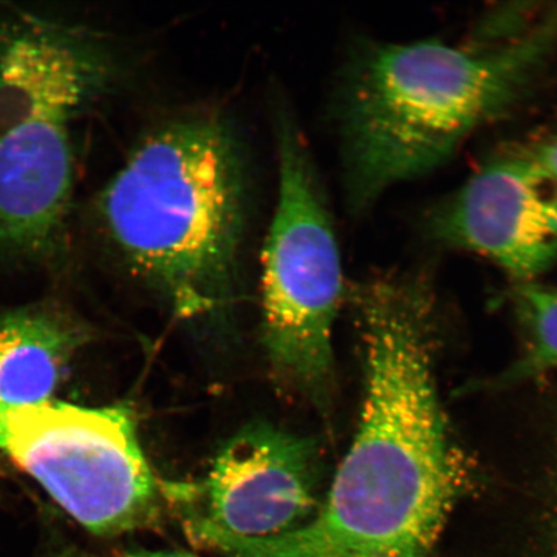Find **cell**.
Returning a JSON list of instances; mask_svg holds the SVG:
<instances>
[{
	"label": "cell",
	"instance_id": "obj_3",
	"mask_svg": "<svg viewBox=\"0 0 557 557\" xmlns=\"http://www.w3.org/2000/svg\"><path fill=\"white\" fill-rule=\"evenodd\" d=\"M111 246L181 317L224 309L235 294L248 177L238 138L218 115L158 128L97 199Z\"/></svg>",
	"mask_w": 557,
	"mask_h": 557
},
{
	"label": "cell",
	"instance_id": "obj_2",
	"mask_svg": "<svg viewBox=\"0 0 557 557\" xmlns=\"http://www.w3.org/2000/svg\"><path fill=\"white\" fill-rule=\"evenodd\" d=\"M557 46V12L521 37L458 48L379 45L355 62L341 123L347 197L364 209L442 165L466 138L525 99Z\"/></svg>",
	"mask_w": 557,
	"mask_h": 557
},
{
	"label": "cell",
	"instance_id": "obj_5",
	"mask_svg": "<svg viewBox=\"0 0 557 557\" xmlns=\"http://www.w3.org/2000/svg\"><path fill=\"white\" fill-rule=\"evenodd\" d=\"M278 191L262 264L263 344L277 377L323 395L343 268L329 209L299 131L277 122Z\"/></svg>",
	"mask_w": 557,
	"mask_h": 557
},
{
	"label": "cell",
	"instance_id": "obj_7",
	"mask_svg": "<svg viewBox=\"0 0 557 557\" xmlns=\"http://www.w3.org/2000/svg\"><path fill=\"white\" fill-rule=\"evenodd\" d=\"M317 453L309 438L268 423L230 438L208 475L193 484H163L185 522L242 539L295 531L318 511Z\"/></svg>",
	"mask_w": 557,
	"mask_h": 557
},
{
	"label": "cell",
	"instance_id": "obj_9",
	"mask_svg": "<svg viewBox=\"0 0 557 557\" xmlns=\"http://www.w3.org/2000/svg\"><path fill=\"white\" fill-rule=\"evenodd\" d=\"M86 332L48 305L0 313V403L52 401Z\"/></svg>",
	"mask_w": 557,
	"mask_h": 557
},
{
	"label": "cell",
	"instance_id": "obj_1",
	"mask_svg": "<svg viewBox=\"0 0 557 557\" xmlns=\"http://www.w3.org/2000/svg\"><path fill=\"white\" fill-rule=\"evenodd\" d=\"M367 392L360 426L313 517L270 539L211 528L200 546L225 557H430L469 468L431 373L423 297L383 282L364 297Z\"/></svg>",
	"mask_w": 557,
	"mask_h": 557
},
{
	"label": "cell",
	"instance_id": "obj_4",
	"mask_svg": "<svg viewBox=\"0 0 557 557\" xmlns=\"http://www.w3.org/2000/svg\"><path fill=\"white\" fill-rule=\"evenodd\" d=\"M103 40L52 13L0 4V250L44 255L69 240L73 124L107 89Z\"/></svg>",
	"mask_w": 557,
	"mask_h": 557
},
{
	"label": "cell",
	"instance_id": "obj_8",
	"mask_svg": "<svg viewBox=\"0 0 557 557\" xmlns=\"http://www.w3.org/2000/svg\"><path fill=\"white\" fill-rule=\"evenodd\" d=\"M431 230L528 283L557 260L556 181L531 152L496 159L437 208Z\"/></svg>",
	"mask_w": 557,
	"mask_h": 557
},
{
	"label": "cell",
	"instance_id": "obj_10",
	"mask_svg": "<svg viewBox=\"0 0 557 557\" xmlns=\"http://www.w3.org/2000/svg\"><path fill=\"white\" fill-rule=\"evenodd\" d=\"M518 310L528 332L525 357L511 372L513 379L557 368V289L524 283L518 290Z\"/></svg>",
	"mask_w": 557,
	"mask_h": 557
},
{
	"label": "cell",
	"instance_id": "obj_11",
	"mask_svg": "<svg viewBox=\"0 0 557 557\" xmlns=\"http://www.w3.org/2000/svg\"><path fill=\"white\" fill-rule=\"evenodd\" d=\"M531 154L557 184V136L539 145Z\"/></svg>",
	"mask_w": 557,
	"mask_h": 557
},
{
	"label": "cell",
	"instance_id": "obj_12",
	"mask_svg": "<svg viewBox=\"0 0 557 557\" xmlns=\"http://www.w3.org/2000/svg\"><path fill=\"white\" fill-rule=\"evenodd\" d=\"M113 557H198V556L191 555L189 553H183V552H141V553L123 554V555L113 556Z\"/></svg>",
	"mask_w": 557,
	"mask_h": 557
},
{
	"label": "cell",
	"instance_id": "obj_6",
	"mask_svg": "<svg viewBox=\"0 0 557 557\" xmlns=\"http://www.w3.org/2000/svg\"><path fill=\"white\" fill-rule=\"evenodd\" d=\"M0 453L96 535H116L158 517L163 484L144 455L128 407L0 403Z\"/></svg>",
	"mask_w": 557,
	"mask_h": 557
}]
</instances>
